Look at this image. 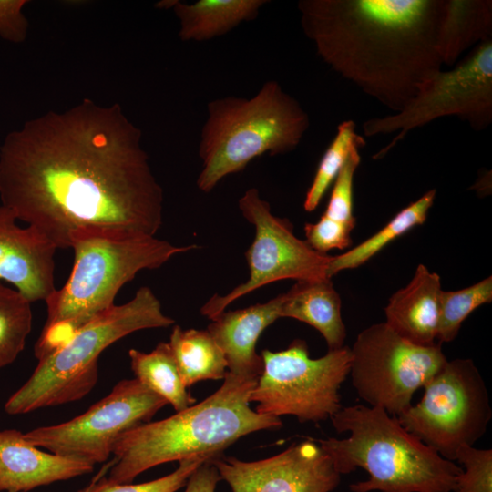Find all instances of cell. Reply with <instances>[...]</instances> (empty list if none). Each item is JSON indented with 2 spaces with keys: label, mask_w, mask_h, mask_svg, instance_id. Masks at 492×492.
<instances>
[{
  "label": "cell",
  "mask_w": 492,
  "mask_h": 492,
  "mask_svg": "<svg viewBox=\"0 0 492 492\" xmlns=\"http://www.w3.org/2000/svg\"><path fill=\"white\" fill-rule=\"evenodd\" d=\"M118 104L89 98L27 120L0 147V199L56 248L75 231L155 236L163 190Z\"/></svg>",
  "instance_id": "obj_1"
},
{
  "label": "cell",
  "mask_w": 492,
  "mask_h": 492,
  "mask_svg": "<svg viewBox=\"0 0 492 492\" xmlns=\"http://www.w3.org/2000/svg\"><path fill=\"white\" fill-rule=\"evenodd\" d=\"M444 0H301L305 36L343 78L395 113L441 69L436 31Z\"/></svg>",
  "instance_id": "obj_2"
},
{
  "label": "cell",
  "mask_w": 492,
  "mask_h": 492,
  "mask_svg": "<svg viewBox=\"0 0 492 492\" xmlns=\"http://www.w3.org/2000/svg\"><path fill=\"white\" fill-rule=\"evenodd\" d=\"M257 381L227 371L220 389L198 405L125 432L114 445L108 479L127 484L164 463L196 456L213 460L248 434L279 429L282 425L280 417L259 414L250 407V395Z\"/></svg>",
  "instance_id": "obj_3"
},
{
  "label": "cell",
  "mask_w": 492,
  "mask_h": 492,
  "mask_svg": "<svg viewBox=\"0 0 492 492\" xmlns=\"http://www.w3.org/2000/svg\"><path fill=\"white\" fill-rule=\"evenodd\" d=\"M71 273L45 301L46 320L35 346L39 360L67 343L84 324L114 305L121 287L146 269H158L173 256L198 248L177 246L155 236L75 231Z\"/></svg>",
  "instance_id": "obj_4"
},
{
  "label": "cell",
  "mask_w": 492,
  "mask_h": 492,
  "mask_svg": "<svg viewBox=\"0 0 492 492\" xmlns=\"http://www.w3.org/2000/svg\"><path fill=\"white\" fill-rule=\"evenodd\" d=\"M330 420L337 433H349L348 437L314 441L341 476L357 468L369 475L351 484L350 491L453 492L462 467L407 431L397 416L358 404L342 406Z\"/></svg>",
  "instance_id": "obj_5"
},
{
  "label": "cell",
  "mask_w": 492,
  "mask_h": 492,
  "mask_svg": "<svg viewBox=\"0 0 492 492\" xmlns=\"http://www.w3.org/2000/svg\"><path fill=\"white\" fill-rule=\"evenodd\" d=\"M308 128L307 113L274 80L265 82L251 97L211 100L200 132L198 189L208 193L254 159L295 149Z\"/></svg>",
  "instance_id": "obj_6"
},
{
  "label": "cell",
  "mask_w": 492,
  "mask_h": 492,
  "mask_svg": "<svg viewBox=\"0 0 492 492\" xmlns=\"http://www.w3.org/2000/svg\"><path fill=\"white\" fill-rule=\"evenodd\" d=\"M173 323L152 290L140 287L129 302L97 314L39 359L29 379L6 401L5 411L22 415L80 400L96 385L98 357L107 347L134 332Z\"/></svg>",
  "instance_id": "obj_7"
},
{
  "label": "cell",
  "mask_w": 492,
  "mask_h": 492,
  "mask_svg": "<svg viewBox=\"0 0 492 492\" xmlns=\"http://www.w3.org/2000/svg\"><path fill=\"white\" fill-rule=\"evenodd\" d=\"M261 355L262 372L250 395L257 413L318 423L342 407L339 390L349 375L350 347L313 359L306 342L296 339L282 351L263 350Z\"/></svg>",
  "instance_id": "obj_8"
},
{
  "label": "cell",
  "mask_w": 492,
  "mask_h": 492,
  "mask_svg": "<svg viewBox=\"0 0 492 492\" xmlns=\"http://www.w3.org/2000/svg\"><path fill=\"white\" fill-rule=\"evenodd\" d=\"M456 116L475 130L492 121V39L477 45L457 65L433 73L400 111L364 122V136L398 132L373 156L384 158L405 135L436 118Z\"/></svg>",
  "instance_id": "obj_9"
},
{
  "label": "cell",
  "mask_w": 492,
  "mask_h": 492,
  "mask_svg": "<svg viewBox=\"0 0 492 492\" xmlns=\"http://www.w3.org/2000/svg\"><path fill=\"white\" fill-rule=\"evenodd\" d=\"M424 395L397 415L400 424L444 458L455 461L462 446H474L492 417L486 383L469 358L446 361L425 384Z\"/></svg>",
  "instance_id": "obj_10"
},
{
  "label": "cell",
  "mask_w": 492,
  "mask_h": 492,
  "mask_svg": "<svg viewBox=\"0 0 492 492\" xmlns=\"http://www.w3.org/2000/svg\"><path fill=\"white\" fill-rule=\"evenodd\" d=\"M350 352L349 375L358 396L395 416L447 361L441 344L412 343L384 322L360 332Z\"/></svg>",
  "instance_id": "obj_11"
},
{
  "label": "cell",
  "mask_w": 492,
  "mask_h": 492,
  "mask_svg": "<svg viewBox=\"0 0 492 492\" xmlns=\"http://www.w3.org/2000/svg\"><path fill=\"white\" fill-rule=\"evenodd\" d=\"M238 206L255 229L254 239L245 251L250 276L227 294L211 296L200 308L202 315L211 320L235 300L281 280L331 279L328 268L333 256L314 251L305 240L295 236L292 223L272 214L269 202L256 188L248 189Z\"/></svg>",
  "instance_id": "obj_12"
},
{
  "label": "cell",
  "mask_w": 492,
  "mask_h": 492,
  "mask_svg": "<svg viewBox=\"0 0 492 492\" xmlns=\"http://www.w3.org/2000/svg\"><path fill=\"white\" fill-rule=\"evenodd\" d=\"M166 405L137 378L124 379L84 414L24 436L35 446L95 466L108 460L122 434L149 422Z\"/></svg>",
  "instance_id": "obj_13"
},
{
  "label": "cell",
  "mask_w": 492,
  "mask_h": 492,
  "mask_svg": "<svg viewBox=\"0 0 492 492\" xmlns=\"http://www.w3.org/2000/svg\"><path fill=\"white\" fill-rule=\"evenodd\" d=\"M211 462L232 492H331L341 481L330 456L313 439L257 461L221 456Z\"/></svg>",
  "instance_id": "obj_14"
},
{
  "label": "cell",
  "mask_w": 492,
  "mask_h": 492,
  "mask_svg": "<svg viewBox=\"0 0 492 492\" xmlns=\"http://www.w3.org/2000/svg\"><path fill=\"white\" fill-rule=\"evenodd\" d=\"M0 206V282L13 284L31 302L46 301L55 288L56 245L33 226H18Z\"/></svg>",
  "instance_id": "obj_15"
},
{
  "label": "cell",
  "mask_w": 492,
  "mask_h": 492,
  "mask_svg": "<svg viewBox=\"0 0 492 492\" xmlns=\"http://www.w3.org/2000/svg\"><path fill=\"white\" fill-rule=\"evenodd\" d=\"M93 469L87 462L41 451L16 429L0 431V491L27 492Z\"/></svg>",
  "instance_id": "obj_16"
},
{
  "label": "cell",
  "mask_w": 492,
  "mask_h": 492,
  "mask_svg": "<svg viewBox=\"0 0 492 492\" xmlns=\"http://www.w3.org/2000/svg\"><path fill=\"white\" fill-rule=\"evenodd\" d=\"M282 294L264 303L222 312L207 331L222 350L228 372L240 377L258 379L262 372L261 355L256 343L262 332L280 318Z\"/></svg>",
  "instance_id": "obj_17"
},
{
  "label": "cell",
  "mask_w": 492,
  "mask_h": 492,
  "mask_svg": "<svg viewBox=\"0 0 492 492\" xmlns=\"http://www.w3.org/2000/svg\"><path fill=\"white\" fill-rule=\"evenodd\" d=\"M441 280L419 264L409 283L395 292L384 308L385 323L408 342L430 346L437 343Z\"/></svg>",
  "instance_id": "obj_18"
},
{
  "label": "cell",
  "mask_w": 492,
  "mask_h": 492,
  "mask_svg": "<svg viewBox=\"0 0 492 492\" xmlns=\"http://www.w3.org/2000/svg\"><path fill=\"white\" fill-rule=\"evenodd\" d=\"M342 301L331 279L298 281L282 294L280 318H292L315 328L324 338L328 351L344 346L346 328Z\"/></svg>",
  "instance_id": "obj_19"
},
{
  "label": "cell",
  "mask_w": 492,
  "mask_h": 492,
  "mask_svg": "<svg viewBox=\"0 0 492 492\" xmlns=\"http://www.w3.org/2000/svg\"><path fill=\"white\" fill-rule=\"evenodd\" d=\"M490 0H444L436 31V50L446 66H454L472 46L491 39Z\"/></svg>",
  "instance_id": "obj_20"
},
{
  "label": "cell",
  "mask_w": 492,
  "mask_h": 492,
  "mask_svg": "<svg viewBox=\"0 0 492 492\" xmlns=\"http://www.w3.org/2000/svg\"><path fill=\"white\" fill-rule=\"evenodd\" d=\"M267 0L174 1L181 41H206L222 36L243 22L254 20Z\"/></svg>",
  "instance_id": "obj_21"
},
{
  "label": "cell",
  "mask_w": 492,
  "mask_h": 492,
  "mask_svg": "<svg viewBox=\"0 0 492 492\" xmlns=\"http://www.w3.org/2000/svg\"><path fill=\"white\" fill-rule=\"evenodd\" d=\"M169 345L187 388L200 381L225 377V355L207 330H184L175 325Z\"/></svg>",
  "instance_id": "obj_22"
},
{
  "label": "cell",
  "mask_w": 492,
  "mask_h": 492,
  "mask_svg": "<svg viewBox=\"0 0 492 492\" xmlns=\"http://www.w3.org/2000/svg\"><path fill=\"white\" fill-rule=\"evenodd\" d=\"M128 355L136 378L177 412L196 401L182 382L169 343H159L150 353L130 349Z\"/></svg>",
  "instance_id": "obj_23"
},
{
  "label": "cell",
  "mask_w": 492,
  "mask_h": 492,
  "mask_svg": "<svg viewBox=\"0 0 492 492\" xmlns=\"http://www.w3.org/2000/svg\"><path fill=\"white\" fill-rule=\"evenodd\" d=\"M436 193V189L428 190L400 210L381 230L362 243L343 254L333 256L328 268L329 277L363 265L391 241L412 228L423 224L434 203Z\"/></svg>",
  "instance_id": "obj_24"
},
{
  "label": "cell",
  "mask_w": 492,
  "mask_h": 492,
  "mask_svg": "<svg viewBox=\"0 0 492 492\" xmlns=\"http://www.w3.org/2000/svg\"><path fill=\"white\" fill-rule=\"evenodd\" d=\"M31 303L0 282V368L12 364L25 348L32 329Z\"/></svg>",
  "instance_id": "obj_25"
},
{
  "label": "cell",
  "mask_w": 492,
  "mask_h": 492,
  "mask_svg": "<svg viewBox=\"0 0 492 492\" xmlns=\"http://www.w3.org/2000/svg\"><path fill=\"white\" fill-rule=\"evenodd\" d=\"M364 145L365 140L356 133L353 120H345L338 126L336 135L323 155L306 192L303 201L306 211H313L317 208L350 154Z\"/></svg>",
  "instance_id": "obj_26"
},
{
  "label": "cell",
  "mask_w": 492,
  "mask_h": 492,
  "mask_svg": "<svg viewBox=\"0 0 492 492\" xmlns=\"http://www.w3.org/2000/svg\"><path fill=\"white\" fill-rule=\"evenodd\" d=\"M492 302V276L458 291L441 290L438 302L436 342L456 339L463 322L479 306Z\"/></svg>",
  "instance_id": "obj_27"
},
{
  "label": "cell",
  "mask_w": 492,
  "mask_h": 492,
  "mask_svg": "<svg viewBox=\"0 0 492 492\" xmlns=\"http://www.w3.org/2000/svg\"><path fill=\"white\" fill-rule=\"evenodd\" d=\"M210 459L196 456L179 461V467L170 474L140 484H118L106 477L113 459L105 465L92 482L78 492H176L186 486L190 475L205 461ZM211 461V460H210Z\"/></svg>",
  "instance_id": "obj_28"
},
{
  "label": "cell",
  "mask_w": 492,
  "mask_h": 492,
  "mask_svg": "<svg viewBox=\"0 0 492 492\" xmlns=\"http://www.w3.org/2000/svg\"><path fill=\"white\" fill-rule=\"evenodd\" d=\"M455 460L462 471L456 479L453 492H492V449L462 446Z\"/></svg>",
  "instance_id": "obj_29"
},
{
  "label": "cell",
  "mask_w": 492,
  "mask_h": 492,
  "mask_svg": "<svg viewBox=\"0 0 492 492\" xmlns=\"http://www.w3.org/2000/svg\"><path fill=\"white\" fill-rule=\"evenodd\" d=\"M361 161L359 149H354L340 169L330 195L323 215L354 228L355 218L353 213L354 177Z\"/></svg>",
  "instance_id": "obj_30"
},
{
  "label": "cell",
  "mask_w": 492,
  "mask_h": 492,
  "mask_svg": "<svg viewBox=\"0 0 492 492\" xmlns=\"http://www.w3.org/2000/svg\"><path fill=\"white\" fill-rule=\"evenodd\" d=\"M354 227L332 220L323 214L314 223L304 225L305 241L314 251L327 254L333 249L343 250L352 244Z\"/></svg>",
  "instance_id": "obj_31"
},
{
  "label": "cell",
  "mask_w": 492,
  "mask_h": 492,
  "mask_svg": "<svg viewBox=\"0 0 492 492\" xmlns=\"http://www.w3.org/2000/svg\"><path fill=\"white\" fill-rule=\"evenodd\" d=\"M26 0H0V37L15 44L26 41L28 21L23 14Z\"/></svg>",
  "instance_id": "obj_32"
},
{
  "label": "cell",
  "mask_w": 492,
  "mask_h": 492,
  "mask_svg": "<svg viewBox=\"0 0 492 492\" xmlns=\"http://www.w3.org/2000/svg\"><path fill=\"white\" fill-rule=\"evenodd\" d=\"M220 479L213 463L205 461L190 475L184 492H215Z\"/></svg>",
  "instance_id": "obj_33"
}]
</instances>
